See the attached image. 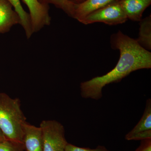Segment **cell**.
<instances>
[{
	"label": "cell",
	"instance_id": "15",
	"mask_svg": "<svg viewBox=\"0 0 151 151\" xmlns=\"http://www.w3.org/2000/svg\"><path fill=\"white\" fill-rule=\"evenodd\" d=\"M65 151H110L105 147L103 146H98L94 149H90L89 148H83L73 145L71 144L68 143Z\"/></svg>",
	"mask_w": 151,
	"mask_h": 151
},
{
	"label": "cell",
	"instance_id": "10",
	"mask_svg": "<svg viewBox=\"0 0 151 151\" xmlns=\"http://www.w3.org/2000/svg\"><path fill=\"white\" fill-rule=\"evenodd\" d=\"M117 0H86L81 4H74L72 18L81 21L89 14Z\"/></svg>",
	"mask_w": 151,
	"mask_h": 151
},
{
	"label": "cell",
	"instance_id": "9",
	"mask_svg": "<svg viewBox=\"0 0 151 151\" xmlns=\"http://www.w3.org/2000/svg\"><path fill=\"white\" fill-rule=\"evenodd\" d=\"M128 19L140 22L143 13L151 4V0H119Z\"/></svg>",
	"mask_w": 151,
	"mask_h": 151
},
{
	"label": "cell",
	"instance_id": "1",
	"mask_svg": "<svg viewBox=\"0 0 151 151\" xmlns=\"http://www.w3.org/2000/svg\"><path fill=\"white\" fill-rule=\"evenodd\" d=\"M111 47L120 52V58L115 67L102 76H96L80 84L81 97L99 100L103 97V89L106 85L119 82L134 71L151 68V52L138 43L137 40L120 30L110 39Z\"/></svg>",
	"mask_w": 151,
	"mask_h": 151
},
{
	"label": "cell",
	"instance_id": "18",
	"mask_svg": "<svg viewBox=\"0 0 151 151\" xmlns=\"http://www.w3.org/2000/svg\"><path fill=\"white\" fill-rule=\"evenodd\" d=\"M6 138L3 134L2 132L0 130V139H5Z\"/></svg>",
	"mask_w": 151,
	"mask_h": 151
},
{
	"label": "cell",
	"instance_id": "11",
	"mask_svg": "<svg viewBox=\"0 0 151 151\" xmlns=\"http://www.w3.org/2000/svg\"><path fill=\"white\" fill-rule=\"evenodd\" d=\"M138 43L147 50L151 49V15L142 19L140 21Z\"/></svg>",
	"mask_w": 151,
	"mask_h": 151
},
{
	"label": "cell",
	"instance_id": "5",
	"mask_svg": "<svg viewBox=\"0 0 151 151\" xmlns=\"http://www.w3.org/2000/svg\"><path fill=\"white\" fill-rule=\"evenodd\" d=\"M22 1L29 9L33 33L39 31L45 26L50 24L51 18L49 14V5L41 4L38 0Z\"/></svg>",
	"mask_w": 151,
	"mask_h": 151
},
{
	"label": "cell",
	"instance_id": "12",
	"mask_svg": "<svg viewBox=\"0 0 151 151\" xmlns=\"http://www.w3.org/2000/svg\"><path fill=\"white\" fill-rule=\"evenodd\" d=\"M13 7L15 11L19 16L21 20V25L25 32L28 39L33 34L29 14L27 13L23 8L20 0H7Z\"/></svg>",
	"mask_w": 151,
	"mask_h": 151
},
{
	"label": "cell",
	"instance_id": "14",
	"mask_svg": "<svg viewBox=\"0 0 151 151\" xmlns=\"http://www.w3.org/2000/svg\"><path fill=\"white\" fill-rule=\"evenodd\" d=\"M24 150L23 143L6 139H0V151H24Z\"/></svg>",
	"mask_w": 151,
	"mask_h": 151
},
{
	"label": "cell",
	"instance_id": "4",
	"mask_svg": "<svg viewBox=\"0 0 151 151\" xmlns=\"http://www.w3.org/2000/svg\"><path fill=\"white\" fill-rule=\"evenodd\" d=\"M40 127L42 133L43 151H65L68 143L62 124L55 120H45Z\"/></svg>",
	"mask_w": 151,
	"mask_h": 151
},
{
	"label": "cell",
	"instance_id": "13",
	"mask_svg": "<svg viewBox=\"0 0 151 151\" xmlns=\"http://www.w3.org/2000/svg\"><path fill=\"white\" fill-rule=\"evenodd\" d=\"M41 4L49 5H54L58 8L64 11L69 17H72L74 4L67 0H38Z\"/></svg>",
	"mask_w": 151,
	"mask_h": 151
},
{
	"label": "cell",
	"instance_id": "2",
	"mask_svg": "<svg viewBox=\"0 0 151 151\" xmlns=\"http://www.w3.org/2000/svg\"><path fill=\"white\" fill-rule=\"evenodd\" d=\"M26 119L19 98L0 93V130L6 139L23 144Z\"/></svg>",
	"mask_w": 151,
	"mask_h": 151
},
{
	"label": "cell",
	"instance_id": "8",
	"mask_svg": "<svg viewBox=\"0 0 151 151\" xmlns=\"http://www.w3.org/2000/svg\"><path fill=\"white\" fill-rule=\"evenodd\" d=\"M23 144L26 151H43L42 133L40 127L26 122L24 128Z\"/></svg>",
	"mask_w": 151,
	"mask_h": 151
},
{
	"label": "cell",
	"instance_id": "16",
	"mask_svg": "<svg viewBox=\"0 0 151 151\" xmlns=\"http://www.w3.org/2000/svg\"><path fill=\"white\" fill-rule=\"evenodd\" d=\"M135 151H151V139L143 140Z\"/></svg>",
	"mask_w": 151,
	"mask_h": 151
},
{
	"label": "cell",
	"instance_id": "6",
	"mask_svg": "<svg viewBox=\"0 0 151 151\" xmlns=\"http://www.w3.org/2000/svg\"><path fill=\"white\" fill-rule=\"evenodd\" d=\"M151 139V100L146 102L142 116L138 124L125 136L127 140H143Z\"/></svg>",
	"mask_w": 151,
	"mask_h": 151
},
{
	"label": "cell",
	"instance_id": "17",
	"mask_svg": "<svg viewBox=\"0 0 151 151\" xmlns=\"http://www.w3.org/2000/svg\"><path fill=\"white\" fill-rule=\"evenodd\" d=\"M67 1H68L70 2L73 3V4H80L84 2L86 0H67Z\"/></svg>",
	"mask_w": 151,
	"mask_h": 151
},
{
	"label": "cell",
	"instance_id": "7",
	"mask_svg": "<svg viewBox=\"0 0 151 151\" xmlns=\"http://www.w3.org/2000/svg\"><path fill=\"white\" fill-rule=\"evenodd\" d=\"M21 24L19 16L7 0H0V33L8 32L14 25Z\"/></svg>",
	"mask_w": 151,
	"mask_h": 151
},
{
	"label": "cell",
	"instance_id": "3",
	"mask_svg": "<svg viewBox=\"0 0 151 151\" xmlns=\"http://www.w3.org/2000/svg\"><path fill=\"white\" fill-rule=\"evenodd\" d=\"M128 19L119 0H117L89 14L80 22L85 25L102 22L109 25H116L124 23Z\"/></svg>",
	"mask_w": 151,
	"mask_h": 151
}]
</instances>
